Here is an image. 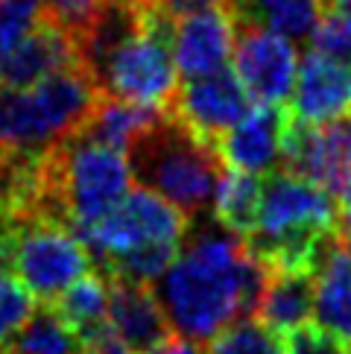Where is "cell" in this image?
I'll return each mask as SVG.
<instances>
[{"label": "cell", "instance_id": "obj_28", "mask_svg": "<svg viewBox=\"0 0 351 354\" xmlns=\"http://www.w3.org/2000/svg\"><path fill=\"white\" fill-rule=\"evenodd\" d=\"M287 354H351V351L345 346V339L307 322L287 334Z\"/></svg>", "mask_w": 351, "mask_h": 354}, {"label": "cell", "instance_id": "obj_14", "mask_svg": "<svg viewBox=\"0 0 351 354\" xmlns=\"http://www.w3.org/2000/svg\"><path fill=\"white\" fill-rule=\"evenodd\" d=\"M234 39L237 24L229 9H211L182 18L173 32L176 71L184 80H193L225 68V62L234 53Z\"/></svg>", "mask_w": 351, "mask_h": 354}, {"label": "cell", "instance_id": "obj_24", "mask_svg": "<svg viewBox=\"0 0 351 354\" xmlns=\"http://www.w3.org/2000/svg\"><path fill=\"white\" fill-rule=\"evenodd\" d=\"M108 0H41L39 15L53 24L56 30H61L73 44H82V39L97 24L99 12L106 9Z\"/></svg>", "mask_w": 351, "mask_h": 354}, {"label": "cell", "instance_id": "obj_32", "mask_svg": "<svg viewBox=\"0 0 351 354\" xmlns=\"http://www.w3.org/2000/svg\"><path fill=\"white\" fill-rule=\"evenodd\" d=\"M85 354H132V351L123 346L115 334H108V337H103V339H97V343L88 346Z\"/></svg>", "mask_w": 351, "mask_h": 354}, {"label": "cell", "instance_id": "obj_10", "mask_svg": "<svg viewBox=\"0 0 351 354\" xmlns=\"http://www.w3.org/2000/svg\"><path fill=\"white\" fill-rule=\"evenodd\" d=\"M281 170L340 196L351 179V120L310 126L293 118L284 138Z\"/></svg>", "mask_w": 351, "mask_h": 354}, {"label": "cell", "instance_id": "obj_9", "mask_svg": "<svg viewBox=\"0 0 351 354\" xmlns=\"http://www.w3.org/2000/svg\"><path fill=\"white\" fill-rule=\"evenodd\" d=\"M249 109H252V100H249L240 77H237V71L225 65L214 73L176 85L164 111L176 120H182L202 141L217 144L231 126L246 118Z\"/></svg>", "mask_w": 351, "mask_h": 354}, {"label": "cell", "instance_id": "obj_11", "mask_svg": "<svg viewBox=\"0 0 351 354\" xmlns=\"http://www.w3.org/2000/svg\"><path fill=\"white\" fill-rule=\"evenodd\" d=\"M293 123V111L284 106H252L246 118L231 126L220 141V158L229 170L240 173H275V164H281L284 138Z\"/></svg>", "mask_w": 351, "mask_h": 354}, {"label": "cell", "instance_id": "obj_16", "mask_svg": "<svg viewBox=\"0 0 351 354\" xmlns=\"http://www.w3.org/2000/svg\"><path fill=\"white\" fill-rule=\"evenodd\" d=\"M316 325L351 343V252L343 237L328 249L316 270Z\"/></svg>", "mask_w": 351, "mask_h": 354}, {"label": "cell", "instance_id": "obj_12", "mask_svg": "<svg viewBox=\"0 0 351 354\" xmlns=\"http://www.w3.org/2000/svg\"><path fill=\"white\" fill-rule=\"evenodd\" d=\"M290 111L296 120L310 126L343 120L345 111H351V62L307 50L298 62Z\"/></svg>", "mask_w": 351, "mask_h": 354}, {"label": "cell", "instance_id": "obj_22", "mask_svg": "<svg viewBox=\"0 0 351 354\" xmlns=\"http://www.w3.org/2000/svg\"><path fill=\"white\" fill-rule=\"evenodd\" d=\"M260 196H263V182H258V176L240 173V170H225L222 182L217 187V199H214L217 223L240 240H249L258 229Z\"/></svg>", "mask_w": 351, "mask_h": 354}, {"label": "cell", "instance_id": "obj_34", "mask_svg": "<svg viewBox=\"0 0 351 354\" xmlns=\"http://www.w3.org/2000/svg\"><path fill=\"white\" fill-rule=\"evenodd\" d=\"M340 237H343L345 249L351 252V214H343V220H340Z\"/></svg>", "mask_w": 351, "mask_h": 354}, {"label": "cell", "instance_id": "obj_19", "mask_svg": "<svg viewBox=\"0 0 351 354\" xmlns=\"http://www.w3.org/2000/svg\"><path fill=\"white\" fill-rule=\"evenodd\" d=\"M65 322L79 334L85 348L111 334L108 322V281L99 272L82 275L77 284L68 287L56 301H50Z\"/></svg>", "mask_w": 351, "mask_h": 354}, {"label": "cell", "instance_id": "obj_5", "mask_svg": "<svg viewBox=\"0 0 351 354\" xmlns=\"http://www.w3.org/2000/svg\"><path fill=\"white\" fill-rule=\"evenodd\" d=\"M176 21H167L146 6L144 24L123 41L99 73V88L108 97L167 109L176 91V59H173Z\"/></svg>", "mask_w": 351, "mask_h": 354}, {"label": "cell", "instance_id": "obj_17", "mask_svg": "<svg viewBox=\"0 0 351 354\" xmlns=\"http://www.w3.org/2000/svg\"><path fill=\"white\" fill-rule=\"evenodd\" d=\"M316 305V278L305 272H269L255 316L272 331H296L310 322Z\"/></svg>", "mask_w": 351, "mask_h": 354}, {"label": "cell", "instance_id": "obj_23", "mask_svg": "<svg viewBox=\"0 0 351 354\" xmlns=\"http://www.w3.org/2000/svg\"><path fill=\"white\" fill-rule=\"evenodd\" d=\"M205 354H287V343H281L278 331L263 325L258 316H246L211 339Z\"/></svg>", "mask_w": 351, "mask_h": 354}, {"label": "cell", "instance_id": "obj_20", "mask_svg": "<svg viewBox=\"0 0 351 354\" xmlns=\"http://www.w3.org/2000/svg\"><path fill=\"white\" fill-rule=\"evenodd\" d=\"M237 24H255L290 41L313 39L322 18L319 0H237L229 9Z\"/></svg>", "mask_w": 351, "mask_h": 354}, {"label": "cell", "instance_id": "obj_21", "mask_svg": "<svg viewBox=\"0 0 351 354\" xmlns=\"http://www.w3.org/2000/svg\"><path fill=\"white\" fill-rule=\"evenodd\" d=\"M0 354H85V343L50 301H41Z\"/></svg>", "mask_w": 351, "mask_h": 354}, {"label": "cell", "instance_id": "obj_4", "mask_svg": "<svg viewBox=\"0 0 351 354\" xmlns=\"http://www.w3.org/2000/svg\"><path fill=\"white\" fill-rule=\"evenodd\" d=\"M99 97L103 88L82 65L59 71L27 91L0 88V149L27 156L44 153L82 129Z\"/></svg>", "mask_w": 351, "mask_h": 354}, {"label": "cell", "instance_id": "obj_33", "mask_svg": "<svg viewBox=\"0 0 351 354\" xmlns=\"http://www.w3.org/2000/svg\"><path fill=\"white\" fill-rule=\"evenodd\" d=\"M322 12H351V0H319Z\"/></svg>", "mask_w": 351, "mask_h": 354}, {"label": "cell", "instance_id": "obj_29", "mask_svg": "<svg viewBox=\"0 0 351 354\" xmlns=\"http://www.w3.org/2000/svg\"><path fill=\"white\" fill-rule=\"evenodd\" d=\"M146 6L164 15L167 21L179 24L182 18L199 15V12H211V9H225V0H146Z\"/></svg>", "mask_w": 351, "mask_h": 354}, {"label": "cell", "instance_id": "obj_15", "mask_svg": "<svg viewBox=\"0 0 351 354\" xmlns=\"http://www.w3.org/2000/svg\"><path fill=\"white\" fill-rule=\"evenodd\" d=\"M70 65H79L77 44L39 15V27L6 56H0V88L27 91Z\"/></svg>", "mask_w": 351, "mask_h": 354}, {"label": "cell", "instance_id": "obj_31", "mask_svg": "<svg viewBox=\"0 0 351 354\" xmlns=\"http://www.w3.org/2000/svg\"><path fill=\"white\" fill-rule=\"evenodd\" d=\"M12 249H15V234L0 217V272H12Z\"/></svg>", "mask_w": 351, "mask_h": 354}, {"label": "cell", "instance_id": "obj_6", "mask_svg": "<svg viewBox=\"0 0 351 354\" xmlns=\"http://www.w3.org/2000/svg\"><path fill=\"white\" fill-rule=\"evenodd\" d=\"M12 234V272L41 301H56L82 275L94 272L91 252L65 225L35 220L18 225Z\"/></svg>", "mask_w": 351, "mask_h": 354}, {"label": "cell", "instance_id": "obj_7", "mask_svg": "<svg viewBox=\"0 0 351 354\" xmlns=\"http://www.w3.org/2000/svg\"><path fill=\"white\" fill-rule=\"evenodd\" d=\"M191 220L179 208H173L167 199L144 191H129L120 205L106 214L91 229H85L79 240L91 252L94 263H106L123 252L141 249L149 243H182Z\"/></svg>", "mask_w": 351, "mask_h": 354}, {"label": "cell", "instance_id": "obj_35", "mask_svg": "<svg viewBox=\"0 0 351 354\" xmlns=\"http://www.w3.org/2000/svg\"><path fill=\"white\" fill-rule=\"evenodd\" d=\"M340 199H343V214H351V179H348V185L343 187Z\"/></svg>", "mask_w": 351, "mask_h": 354}, {"label": "cell", "instance_id": "obj_13", "mask_svg": "<svg viewBox=\"0 0 351 354\" xmlns=\"http://www.w3.org/2000/svg\"><path fill=\"white\" fill-rule=\"evenodd\" d=\"M106 281H108L111 334L132 354H149L164 339L173 337V325L153 287L126 281V278H106Z\"/></svg>", "mask_w": 351, "mask_h": 354}, {"label": "cell", "instance_id": "obj_18", "mask_svg": "<svg viewBox=\"0 0 351 354\" xmlns=\"http://www.w3.org/2000/svg\"><path fill=\"white\" fill-rule=\"evenodd\" d=\"M161 111L164 109L129 103V100H117V97L103 94L99 103L94 106V111L88 115V120L82 123L79 135L126 153V147L146 129V126H153L161 118Z\"/></svg>", "mask_w": 351, "mask_h": 354}, {"label": "cell", "instance_id": "obj_26", "mask_svg": "<svg viewBox=\"0 0 351 354\" xmlns=\"http://www.w3.org/2000/svg\"><path fill=\"white\" fill-rule=\"evenodd\" d=\"M39 3L41 0H0V56L39 27Z\"/></svg>", "mask_w": 351, "mask_h": 354}, {"label": "cell", "instance_id": "obj_25", "mask_svg": "<svg viewBox=\"0 0 351 354\" xmlns=\"http://www.w3.org/2000/svg\"><path fill=\"white\" fill-rule=\"evenodd\" d=\"M32 310V293L21 284V278L15 272H0V348L18 334Z\"/></svg>", "mask_w": 351, "mask_h": 354}, {"label": "cell", "instance_id": "obj_30", "mask_svg": "<svg viewBox=\"0 0 351 354\" xmlns=\"http://www.w3.org/2000/svg\"><path fill=\"white\" fill-rule=\"evenodd\" d=\"M149 354H205V348L199 343H193V339L173 334L170 339H164V343H161L158 348H153Z\"/></svg>", "mask_w": 351, "mask_h": 354}, {"label": "cell", "instance_id": "obj_8", "mask_svg": "<svg viewBox=\"0 0 351 354\" xmlns=\"http://www.w3.org/2000/svg\"><path fill=\"white\" fill-rule=\"evenodd\" d=\"M231 56L234 71L252 103L284 106L290 100L298 73V56L290 39L255 24H237Z\"/></svg>", "mask_w": 351, "mask_h": 354}, {"label": "cell", "instance_id": "obj_3", "mask_svg": "<svg viewBox=\"0 0 351 354\" xmlns=\"http://www.w3.org/2000/svg\"><path fill=\"white\" fill-rule=\"evenodd\" d=\"M126 164L137 187L167 199L187 220H196L214 205L225 176L217 144L202 141L167 111L146 126L126 147Z\"/></svg>", "mask_w": 351, "mask_h": 354}, {"label": "cell", "instance_id": "obj_1", "mask_svg": "<svg viewBox=\"0 0 351 354\" xmlns=\"http://www.w3.org/2000/svg\"><path fill=\"white\" fill-rule=\"evenodd\" d=\"M269 270L249 252L246 240L222 229L217 217L187 225L179 258L158 281L155 296L179 337L208 346L237 319L255 316Z\"/></svg>", "mask_w": 351, "mask_h": 354}, {"label": "cell", "instance_id": "obj_2", "mask_svg": "<svg viewBox=\"0 0 351 354\" xmlns=\"http://www.w3.org/2000/svg\"><path fill=\"white\" fill-rule=\"evenodd\" d=\"M129 164L120 149L68 135L39 156V220L82 234L129 196Z\"/></svg>", "mask_w": 351, "mask_h": 354}, {"label": "cell", "instance_id": "obj_27", "mask_svg": "<svg viewBox=\"0 0 351 354\" xmlns=\"http://www.w3.org/2000/svg\"><path fill=\"white\" fill-rule=\"evenodd\" d=\"M310 41L325 56L351 62V12H322Z\"/></svg>", "mask_w": 351, "mask_h": 354}]
</instances>
